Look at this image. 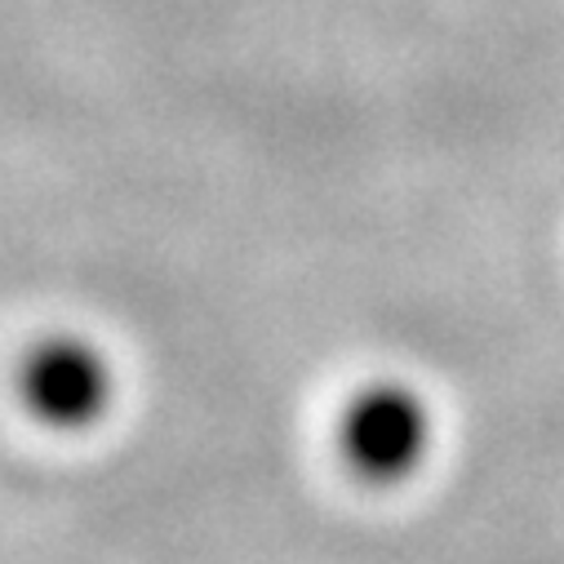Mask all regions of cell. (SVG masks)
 Wrapping results in <instances>:
<instances>
[{
  "instance_id": "cell-1",
  "label": "cell",
  "mask_w": 564,
  "mask_h": 564,
  "mask_svg": "<svg viewBox=\"0 0 564 564\" xmlns=\"http://www.w3.org/2000/svg\"><path fill=\"white\" fill-rule=\"evenodd\" d=\"M436 445V417L409 382L382 378L360 387L338 413V454L365 485H400Z\"/></svg>"
},
{
  "instance_id": "cell-2",
  "label": "cell",
  "mask_w": 564,
  "mask_h": 564,
  "mask_svg": "<svg viewBox=\"0 0 564 564\" xmlns=\"http://www.w3.org/2000/svg\"><path fill=\"white\" fill-rule=\"evenodd\" d=\"M111 387L116 378L107 356L76 334H54L36 343L19 369V395L28 413L58 432H80L98 422L111 404Z\"/></svg>"
}]
</instances>
